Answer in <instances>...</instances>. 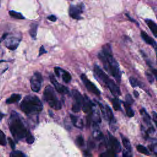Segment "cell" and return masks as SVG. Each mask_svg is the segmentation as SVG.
<instances>
[{"instance_id":"obj_29","label":"cell","mask_w":157,"mask_h":157,"mask_svg":"<svg viewBox=\"0 0 157 157\" xmlns=\"http://www.w3.org/2000/svg\"><path fill=\"white\" fill-rule=\"evenodd\" d=\"M115 155L116 153L112 149L110 148L105 152L101 153L100 157H115Z\"/></svg>"},{"instance_id":"obj_44","label":"cell","mask_w":157,"mask_h":157,"mask_svg":"<svg viewBox=\"0 0 157 157\" xmlns=\"http://www.w3.org/2000/svg\"><path fill=\"white\" fill-rule=\"evenodd\" d=\"M4 116H5V114L0 112V123H1V121H2V118H3V117H4Z\"/></svg>"},{"instance_id":"obj_39","label":"cell","mask_w":157,"mask_h":157,"mask_svg":"<svg viewBox=\"0 0 157 157\" xmlns=\"http://www.w3.org/2000/svg\"><path fill=\"white\" fill-rule=\"evenodd\" d=\"M7 139H8V141H9V144H10L11 148H12V149H14L15 147V142H14L12 140V139L11 138H10V137H8Z\"/></svg>"},{"instance_id":"obj_37","label":"cell","mask_w":157,"mask_h":157,"mask_svg":"<svg viewBox=\"0 0 157 157\" xmlns=\"http://www.w3.org/2000/svg\"><path fill=\"white\" fill-rule=\"evenodd\" d=\"M47 53V50H45V48H44V45H42V46L40 47V48H39V53L38 56H41L42 55H43V54H44V53Z\"/></svg>"},{"instance_id":"obj_41","label":"cell","mask_w":157,"mask_h":157,"mask_svg":"<svg viewBox=\"0 0 157 157\" xmlns=\"http://www.w3.org/2000/svg\"><path fill=\"white\" fill-rule=\"evenodd\" d=\"M150 69H151V71L152 73L153 74L154 77L155 78H157V71H156V69L155 68H154V67H151Z\"/></svg>"},{"instance_id":"obj_2","label":"cell","mask_w":157,"mask_h":157,"mask_svg":"<svg viewBox=\"0 0 157 157\" xmlns=\"http://www.w3.org/2000/svg\"><path fill=\"white\" fill-rule=\"evenodd\" d=\"M9 130L16 142L26 137L30 132L26 128L23 120L17 112L12 110L8 120Z\"/></svg>"},{"instance_id":"obj_7","label":"cell","mask_w":157,"mask_h":157,"mask_svg":"<svg viewBox=\"0 0 157 157\" xmlns=\"http://www.w3.org/2000/svg\"><path fill=\"white\" fill-rule=\"evenodd\" d=\"M43 81L42 74L39 72H35L30 79L31 88L34 92H39L41 88V84Z\"/></svg>"},{"instance_id":"obj_26","label":"cell","mask_w":157,"mask_h":157,"mask_svg":"<svg viewBox=\"0 0 157 157\" xmlns=\"http://www.w3.org/2000/svg\"><path fill=\"white\" fill-rule=\"evenodd\" d=\"M113 107L115 110H120L121 109V105H120V101L117 97L113 98L111 99Z\"/></svg>"},{"instance_id":"obj_46","label":"cell","mask_w":157,"mask_h":157,"mask_svg":"<svg viewBox=\"0 0 157 157\" xmlns=\"http://www.w3.org/2000/svg\"><path fill=\"white\" fill-rule=\"evenodd\" d=\"M3 52H4L3 49H2V48L0 47V57L2 56V55H3Z\"/></svg>"},{"instance_id":"obj_45","label":"cell","mask_w":157,"mask_h":157,"mask_svg":"<svg viewBox=\"0 0 157 157\" xmlns=\"http://www.w3.org/2000/svg\"><path fill=\"white\" fill-rule=\"evenodd\" d=\"M133 93H134V96H135L136 98H137V97L139 96V93H138L137 91L134 90V91H133Z\"/></svg>"},{"instance_id":"obj_9","label":"cell","mask_w":157,"mask_h":157,"mask_svg":"<svg viewBox=\"0 0 157 157\" xmlns=\"http://www.w3.org/2000/svg\"><path fill=\"white\" fill-rule=\"evenodd\" d=\"M72 95L73 98L74 99V103L72 105V110L75 112H78L82 108L83 101V96L80 94V93L77 90H72Z\"/></svg>"},{"instance_id":"obj_12","label":"cell","mask_w":157,"mask_h":157,"mask_svg":"<svg viewBox=\"0 0 157 157\" xmlns=\"http://www.w3.org/2000/svg\"><path fill=\"white\" fill-rule=\"evenodd\" d=\"M55 73L57 77H61L62 80L66 83H69L72 80L71 75L69 72L59 67H55L54 68Z\"/></svg>"},{"instance_id":"obj_16","label":"cell","mask_w":157,"mask_h":157,"mask_svg":"<svg viewBox=\"0 0 157 157\" xmlns=\"http://www.w3.org/2000/svg\"><path fill=\"white\" fill-rule=\"evenodd\" d=\"M140 36L142 39L145 42V43L152 46L155 48V50L156 52V49H157L156 42L152 37H151L148 34H147L144 31H141Z\"/></svg>"},{"instance_id":"obj_8","label":"cell","mask_w":157,"mask_h":157,"mask_svg":"<svg viewBox=\"0 0 157 157\" xmlns=\"http://www.w3.org/2000/svg\"><path fill=\"white\" fill-rule=\"evenodd\" d=\"M84 9V4L81 2L77 5H71L69 8V16L75 20H80L82 18L81 14Z\"/></svg>"},{"instance_id":"obj_17","label":"cell","mask_w":157,"mask_h":157,"mask_svg":"<svg viewBox=\"0 0 157 157\" xmlns=\"http://www.w3.org/2000/svg\"><path fill=\"white\" fill-rule=\"evenodd\" d=\"M145 21L148 25V28L152 32L153 36L155 37H157V25L156 23L151 19H145Z\"/></svg>"},{"instance_id":"obj_4","label":"cell","mask_w":157,"mask_h":157,"mask_svg":"<svg viewBox=\"0 0 157 157\" xmlns=\"http://www.w3.org/2000/svg\"><path fill=\"white\" fill-rule=\"evenodd\" d=\"M94 74L98 79L102 81L107 86L114 96L117 97L121 94L118 86L97 64H94Z\"/></svg>"},{"instance_id":"obj_15","label":"cell","mask_w":157,"mask_h":157,"mask_svg":"<svg viewBox=\"0 0 157 157\" xmlns=\"http://www.w3.org/2000/svg\"><path fill=\"white\" fill-rule=\"evenodd\" d=\"M105 118H107L109 121V124H110V126L111 129L114 131L113 128H115V130L117 128H115V124L116 123V120H115V118L114 117V115L112 113V111L111 110V109L110 108V107L107 105H105Z\"/></svg>"},{"instance_id":"obj_21","label":"cell","mask_w":157,"mask_h":157,"mask_svg":"<svg viewBox=\"0 0 157 157\" xmlns=\"http://www.w3.org/2000/svg\"><path fill=\"white\" fill-rule=\"evenodd\" d=\"M9 14L12 18H15V19L22 20V19L25 18V17L22 15L21 13L18 12H16L15 10H9Z\"/></svg>"},{"instance_id":"obj_22","label":"cell","mask_w":157,"mask_h":157,"mask_svg":"<svg viewBox=\"0 0 157 157\" xmlns=\"http://www.w3.org/2000/svg\"><path fill=\"white\" fill-rule=\"evenodd\" d=\"M140 112L141 115H142V117H143V120H144V121L146 124H150V121H151V118H150V115L147 113L146 110H145L144 108H142V109H141V110H140Z\"/></svg>"},{"instance_id":"obj_19","label":"cell","mask_w":157,"mask_h":157,"mask_svg":"<svg viewBox=\"0 0 157 157\" xmlns=\"http://www.w3.org/2000/svg\"><path fill=\"white\" fill-rule=\"evenodd\" d=\"M21 98V95L20 94H12L9 98H7L6 101V103L7 104H13L15 102H18Z\"/></svg>"},{"instance_id":"obj_27","label":"cell","mask_w":157,"mask_h":157,"mask_svg":"<svg viewBox=\"0 0 157 157\" xmlns=\"http://www.w3.org/2000/svg\"><path fill=\"white\" fill-rule=\"evenodd\" d=\"M129 81L132 87H136V86H140L141 83L137 80L136 78L131 76L129 77Z\"/></svg>"},{"instance_id":"obj_40","label":"cell","mask_w":157,"mask_h":157,"mask_svg":"<svg viewBox=\"0 0 157 157\" xmlns=\"http://www.w3.org/2000/svg\"><path fill=\"white\" fill-rule=\"evenodd\" d=\"M130 153L131 152L128 151H124L123 153V157H132Z\"/></svg>"},{"instance_id":"obj_10","label":"cell","mask_w":157,"mask_h":157,"mask_svg":"<svg viewBox=\"0 0 157 157\" xmlns=\"http://www.w3.org/2000/svg\"><path fill=\"white\" fill-rule=\"evenodd\" d=\"M80 78L84 84L86 88V89L91 93L96 94V96H100L101 92L96 87V86L91 82L86 76L85 74H82L80 75Z\"/></svg>"},{"instance_id":"obj_20","label":"cell","mask_w":157,"mask_h":157,"mask_svg":"<svg viewBox=\"0 0 157 157\" xmlns=\"http://www.w3.org/2000/svg\"><path fill=\"white\" fill-rule=\"evenodd\" d=\"M38 28V24L36 23H33L30 25V28L29 29V34L33 39H36L37 36V31Z\"/></svg>"},{"instance_id":"obj_34","label":"cell","mask_w":157,"mask_h":157,"mask_svg":"<svg viewBox=\"0 0 157 157\" xmlns=\"http://www.w3.org/2000/svg\"><path fill=\"white\" fill-rule=\"evenodd\" d=\"M76 143L80 147H82L84 145V139L82 136H77L76 138Z\"/></svg>"},{"instance_id":"obj_11","label":"cell","mask_w":157,"mask_h":157,"mask_svg":"<svg viewBox=\"0 0 157 157\" xmlns=\"http://www.w3.org/2000/svg\"><path fill=\"white\" fill-rule=\"evenodd\" d=\"M49 78H50L51 83L53 85L55 90L58 93H59L60 94H67L69 93V89L67 88V87H66V86H64L63 85L58 82V81L56 80V79L55 78V77H54V75L53 74H50L49 75Z\"/></svg>"},{"instance_id":"obj_23","label":"cell","mask_w":157,"mask_h":157,"mask_svg":"<svg viewBox=\"0 0 157 157\" xmlns=\"http://www.w3.org/2000/svg\"><path fill=\"white\" fill-rule=\"evenodd\" d=\"M7 63L8 61L6 60H0V76L8 69Z\"/></svg>"},{"instance_id":"obj_3","label":"cell","mask_w":157,"mask_h":157,"mask_svg":"<svg viewBox=\"0 0 157 157\" xmlns=\"http://www.w3.org/2000/svg\"><path fill=\"white\" fill-rule=\"evenodd\" d=\"M20 109L26 115L39 113L43 109V105L39 98L35 95H26L20 105Z\"/></svg>"},{"instance_id":"obj_25","label":"cell","mask_w":157,"mask_h":157,"mask_svg":"<svg viewBox=\"0 0 157 157\" xmlns=\"http://www.w3.org/2000/svg\"><path fill=\"white\" fill-rule=\"evenodd\" d=\"M123 104L124 105L126 112V115L129 117H132L134 115V112L133 111V110L132 109L130 105L126 104L125 102H123Z\"/></svg>"},{"instance_id":"obj_31","label":"cell","mask_w":157,"mask_h":157,"mask_svg":"<svg viewBox=\"0 0 157 157\" xmlns=\"http://www.w3.org/2000/svg\"><path fill=\"white\" fill-rule=\"evenodd\" d=\"M7 144V140L5 134L0 129V145L5 146Z\"/></svg>"},{"instance_id":"obj_30","label":"cell","mask_w":157,"mask_h":157,"mask_svg":"<svg viewBox=\"0 0 157 157\" xmlns=\"http://www.w3.org/2000/svg\"><path fill=\"white\" fill-rule=\"evenodd\" d=\"M10 157H26V155L21 151L13 150L10 153Z\"/></svg>"},{"instance_id":"obj_43","label":"cell","mask_w":157,"mask_h":157,"mask_svg":"<svg viewBox=\"0 0 157 157\" xmlns=\"http://www.w3.org/2000/svg\"><path fill=\"white\" fill-rule=\"evenodd\" d=\"M153 120H154V121H155V123L156 124V118H157V115H156V112L153 111Z\"/></svg>"},{"instance_id":"obj_1","label":"cell","mask_w":157,"mask_h":157,"mask_svg":"<svg viewBox=\"0 0 157 157\" xmlns=\"http://www.w3.org/2000/svg\"><path fill=\"white\" fill-rule=\"evenodd\" d=\"M98 58L101 61L105 70L120 83L121 78V72L118 63L113 56L110 44L107 43L102 45L101 50L98 54Z\"/></svg>"},{"instance_id":"obj_42","label":"cell","mask_w":157,"mask_h":157,"mask_svg":"<svg viewBox=\"0 0 157 157\" xmlns=\"http://www.w3.org/2000/svg\"><path fill=\"white\" fill-rule=\"evenodd\" d=\"M126 15L127 16V17L129 18V20L131 21H132V22H134V23H136V24L137 26H139V23H138V22H137V21H136L134 19L132 18H131V17L129 15V14H127V13H126Z\"/></svg>"},{"instance_id":"obj_36","label":"cell","mask_w":157,"mask_h":157,"mask_svg":"<svg viewBox=\"0 0 157 157\" xmlns=\"http://www.w3.org/2000/svg\"><path fill=\"white\" fill-rule=\"evenodd\" d=\"M94 137L96 139H98V140H100V139H101L102 138V134L100 132V131H94Z\"/></svg>"},{"instance_id":"obj_35","label":"cell","mask_w":157,"mask_h":157,"mask_svg":"<svg viewBox=\"0 0 157 157\" xmlns=\"http://www.w3.org/2000/svg\"><path fill=\"white\" fill-rule=\"evenodd\" d=\"M145 76H146L148 81L149 82V83H151V84L153 83V82H154V77H153V75L151 74L150 73L147 72V71L145 72Z\"/></svg>"},{"instance_id":"obj_14","label":"cell","mask_w":157,"mask_h":157,"mask_svg":"<svg viewBox=\"0 0 157 157\" xmlns=\"http://www.w3.org/2000/svg\"><path fill=\"white\" fill-rule=\"evenodd\" d=\"M109 145L110 146V149H112L115 153L120 152L121 150V147L118 140L110 134H109Z\"/></svg>"},{"instance_id":"obj_47","label":"cell","mask_w":157,"mask_h":157,"mask_svg":"<svg viewBox=\"0 0 157 157\" xmlns=\"http://www.w3.org/2000/svg\"><path fill=\"white\" fill-rule=\"evenodd\" d=\"M2 37H1V38H0V43L2 42Z\"/></svg>"},{"instance_id":"obj_38","label":"cell","mask_w":157,"mask_h":157,"mask_svg":"<svg viewBox=\"0 0 157 157\" xmlns=\"http://www.w3.org/2000/svg\"><path fill=\"white\" fill-rule=\"evenodd\" d=\"M48 20H49L50 21H52V22H55L56 21V16L55 15H49V16H48L47 17V18Z\"/></svg>"},{"instance_id":"obj_33","label":"cell","mask_w":157,"mask_h":157,"mask_svg":"<svg viewBox=\"0 0 157 157\" xmlns=\"http://www.w3.org/2000/svg\"><path fill=\"white\" fill-rule=\"evenodd\" d=\"M125 102L129 105H131L133 102H134V100L132 98V96H131V94H126V96H125Z\"/></svg>"},{"instance_id":"obj_32","label":"cell","mask_w":157,"mask_h":157,"mask_svg":"<svg viewBox=\"0 0 157 157\" xmlns=\"http://www.w3.org/2000/svg\"><path fill=\"white\" fill-rule=\"evenodd\" d=\"M25 140H26V142L28 143V144H33V142H34V136L31 134V132L30 133H29L28 134V136H26V137L25 138Z\"/></svg>"},{"instance_id":"obj_48","label":"cell","mask_w":157,"mask_h":157,"mask_svg":"<svg viewBox=\"0 0 157 157\" xmlns=\"http://www.w3.org/2000/svg\"><path fill=\"white\" fill-rule=\"evenodd\" d=\"M0 6H1V2H0Z\"/></svg>"},{"instance_id":"obj_28","label":"cell","mask_w":157,"mask_h":157,"mask_svg":"<svg viewBox=\"0 0 157 157\" xmlns=\"http://www.w3.org/2000/svg\"><path fill=\"white\" fill-rule=\"evenodd\" d=\"M136 148H137V150L141 153H143L145 155H150V152L148 150V149L144 147V145H138L137 147H136Z\"/></svg>"},{"instance_id":"obj_24","label":"cell","mask_w":157,"mask_h":157,"mask_svg":"<svg viewBox=\"0 0 157 157\" xmlns=\"http://www.w3.org/2000/svg\"><path fill=\"white\" fill-rule=\"evenodd\" d=\"M121 140H122V142H123V144L124 147L126 148L127 151L131 152V144H130V142H129V139H127L124 136H122L121 134Z\"/></svg>"},{"instance_id":"obj_13","label":"cell","mask_w":157,"mask_h":157,"mask_svg":"<svg viewBox=\"0 0 157 157\" xmlns=\"http://www.w3.org/2000/svg\"><path fill=\"white\" fill-rule=\"evenodd\" d=\"M94 106V103L86 94H85L83 96V101L82 106L83 111L86 113H90L93 112V108Z\"/></svg>"},{"instance_id":"obj_6","label":"cell","mask_w":157,"mask_h":157,"mask_svg":"<svg viewBox=\"0 0 157 157\" xmlns=\"http://www.w3.org/2000/svg\"><path fill=\"white\" fill-rule=\"evenodd\" d=\"M2 39L6 47L10 50L13 51L18 48L22 39V35L20 33L15 34L6 33L2 35Z\"/></svg>"},{"instance_id":"obj_18","label":"cell","mask_w":157,"mask_h":157,"mask_svg":"<svg viewBox=\"0 0 157 157\" xmlns=\"http://www.w3.org/2000/svg\"><path fill=\"white\" fill-rule=\"evenodd\" d=\"M70 118H71V121L74 126H75L78 128H80V129H82L83 128V122L80 118H79L77 116L72 115V114L70 115Z\"/></svg>"},{"instance_id":"obj_5","label":"cell","mask_w":157,"mask_h":157,"mask_svg":"<svg viewBox=\"0 0 157 157\" xmlns=\"http://www.w3.org/2000/svg\"><path fill=\"white\" fill-rule=\"evenodd\" d=\"M44 99L49 106L55 110H59L62 107V104L58 99L53 88L50 85H47L43 93Z\"/></svg>"}]
</instances>
